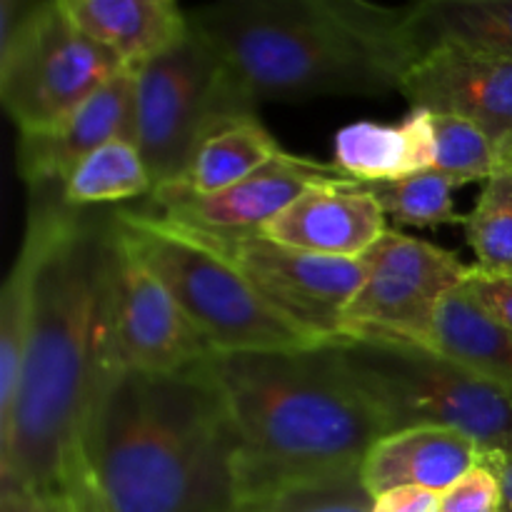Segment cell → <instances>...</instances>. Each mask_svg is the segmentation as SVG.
I'll list each match as a JSON object with an SVG mask.
<instances>
[{"label": "cell", "mask_w": 512, "mask_h": 512, "mask_svg": "<svg viewBox=\"0 0 512 512\" xmlns=\"http://www.w3.org/2000/svg\"><path fill=\"white\" fill-rule=\"evenodd\" d=\"M33 315L18 393L0 430V485L60 500L80 470V435L103 368L113 215L33 203Z\"/></svg>", "instance_id": "cell-1"}, {"label": "cell", "mask_w": 512, "mask_h": 512, "mask_svg": "<svg viewBox=\"0 0 512 512\" xmlns=\"http://www.w3.org/2000/svg\"><path fill=\"white\" fill-rule=\"evenodd\" d=\"M240 458L208 360L173 373L100 370L80 460L108 512H238Z\"/></svg>", "instance_id": "cell-2"}, {"label": "cell", "mask_w": 512, "mask_h": 512, "mask_svg": "<svg viewBox=\"0 0 512 512\" xmlns=\"http://www.w3.org/2000/svg\"><path fill=\"white\" fill-rule=\"evenodd\" d=\"M208 365L243 448L245 500L360 470L373 445L388 435L333 343L215 353Z\"/></svg>", "instance_id": "cell-3"}, {"label": "cell", "mask_w": 512, "mask_h": 512, "mask_svg": "<svg viewBox=\"0 0 512 512\" xmlns=\"http://www.w3.org/2000/svg\"><path fill=\"white\" fill-rule=\"evenodd\" d=\"M408 8V5H405ZM405 8L360 0H233L188 10L255 105L400 88Z\"/></svg>", "instance_id": "cell-4"}, {"label": "cell", "mask_w": 512, "mask_h": 512, "mask_svg": "<svg viewBox=\"0 0 512 512\" xmlns=\"http://www.w3.org/2000/svg\"><path fill=\"white\" fill-rule=\"evenodd\" d=\"M333 348L388 435L453 428L470 435L483 455H512V395L475 370L420 345L343 338Z\"/></svg>", "instance_id": "cell-5"}, {"label": "cell", "mask_w": 512, "mask_h": 512, "mask_svg": "<svg viewBox=\"0 0 512 512\" xmlns=\"http://www.w3.org/2000/svg\"><path fill=\"white\" fill-rule=\"evenodd\" d=\"M115 225L130 248L165 283L213 353L305 350L325 345L278 313L250 280L198 235L155 215L118 210Z\"/></svg>", "instance_id": "cell-6"}, {"label": "cell", "mask_w": 512, "mask_h": 512, "mask_svg": "<svg viewBox=\"0 0 512 512\" xmlns=\"http://www.w3.org/2000/svg\"><path fill=\"white\" fill-rule=\"evenodd\" d=\"M120 70L63 0H0V100L18 133L58 125Z\"/></svg>", "instance_id": "cell-7"}, {"label": "cell", "mask_w": 512, "mask_h": 512, "mask_svg": "<svg viewBox=\"0 0 512 512\" xmlns=\"http://www.w3.org/2000/svg\"><path fill=\"white\" fill-rule=\"evenodd\" d=\"M255 110L223 58L193 30L135 70V145L155 188L183 178L198 143L220 120Z\"/></svg>", "instance_id": "cell-8"}, {"label": "cell", "mask_w": 512, "mask_h": 512, "mask_svg": "<svg viewBox=\"0 0 512 512\" xmlns=\"http://www.w3.org/2000/svg\"><path fill=\"white\" fill-rule=\"evenodd\" d=\"M360 263L365 278L345 310L343 338L430 350L440 305L475 270L450 250L393 228L380 235Z\"/></svg>", "instance_id": "cell-9"}, {"label": "cell", "mask_w": 512, "mask_h": 512, "mask_svg": "<svg viewBox=\"0 0 512 512\" xmlns=\"http://www.w3.org/2000/svg\"><path fill=\"white\" fill-rule=\"evenodd\" d=\"M210 355L215 353L205 335L120 235L113 215L100 370L173 373Z\"/></svg>", "instance_id": "cell-10"}, {"label": "cell", "mask_w": 512, "mask_h": 512, "mask_svg": "<svg viewBox=\"0 0 512 512\" xmlns=\"http://www.w3.org/2000/svg\"><path fill=\"white\" fill-rule=\"evenodd\" d=\"M193 235L223 253L290 323L325 343L343 340L345 310L365 278L360 260L328 258L288 248L265 238L260 230L230 238Z\"/></svg>", "instance_id": "cell-11"}, {"label": "cell", "mask_w": 512, "mask_h": 512, "mask_svg": "<svg viewBox=\"0 0 512 512\" xmlns=\"http://www.w3.org/2000/svg\"><path fill=\"white\" fill-rule=\"evenodd\" d=\"M343 180L353 178L338 165H325L283 150L253 175L220 193L200 195L178 183L155 188L143 213L193 233L230 238L263 230V225L283 213L305 190Z\"/></svg>", "instance_id": "cell-12"}, {"label": "cell", "mask_w": 512, "mask_h": 512, "mask_svg": "<svg viewBox=\"0 0 512 512\" xmlns=\"http://www.w3.org/2000/svg\"><path fill=\"white\" fill-rule=\"evenodd\" d=\"M398 90L413 108L478 125L512 168V60L438 50L410 65Z\"/></svg>", "instance_id": "cell-13"}, {"label": "cell", "mask_w": 512, "mask_h": 512, "mask_svg": "<svg viewBox=\"0 0 512 512\" xmlns=\"http://www.w3.org/2000/svg\"><path fill=\"white\" fill-rule=\"evenodd\" d=\"M135 140V70L123 68L68 118L40 133H18V173L33 190L65 183L88 155L113 140Z\"/></svg>", "instance_id": "cell-14"}, {"label": "cell", "mask_w": 512, "mask_h": 512, "mask_svg": "<svg viewBox=\"0 0 512 512\" xmlns=\"http://www.w3.org/2000/svg\"><path fill=\"white\" fill-rule=\"evenodd\" d=\"M388 215L358 180L310 188L260 233L288 248L360 260L388 230Z\"/></svg>", "instance_id": "cell-15"}, {"label": "cell", "mask_w": 512, "mask_h": 512, "mask_svg": "<svg viewBox=\"0 0 512 512\" xmlns=\"http://www.w3.org/2000/svg\"><path fill=\"white\" fill-rule=\"evenodd\" d=\"M470 435L453 428H408L385 435L363 460L365 488L373 498L395 488H425L443 495L480 463Z\"/></svg>", "instance_id": "cell-16"}, {"label": "cell", "mask_w": 512, "mask_h": 512, "mask_svg": "<svg viewBox=\"0 0 512 512\" xmlns=\"http://www.w3.org/2000/svg\"><path fill=\"white\" fill-rule=\"evenodd\" d=\"M410 65L438 50L512 60V0H423L405 8Z\"/></svg>", "instance_id": "cell-17"}, {"label": "cell", "mask_w": 512, "mask_h": 512, "mask_svg": "<svg viewBox=\"0 0 512 512\" xmlns=\"http://www.w3.org/2000/svg\"><path fill=\"white\" fill-rule=\"evenodd\" d=\"M63 8L130 70L143 68L190 35L188 10L173 0H63Z\"/></svg>", "instance_id": "cell-18"}, {"label": "cell", "mask_w": 512, "mask_h": 512, "mask_svg": "<svg viewBox=\"0 0 512 512\" xmlns=\"http://www.w3.org/2000/svg\"><path fill=\"white\" fill-rule=\"evenodd\" d=\"M333 165L360 183L398 180L433 170V113L410 108V113L395 125L373 120L345 125L335 135Z\"/></svg>", "instance_id": "cell-19"}, {"label": "cell", "mask_w": 512, "mask_h": 512, "mask_svg": "<svg viewBox=\"0 0 512 512\" xmlns=\"http://www.w3.org/2000/svg\"><path fill=\"white\" fill-rule=\"evenodd\" d=\"M433 350L512 395V330L493 318L465 285L440 305Z\"/></svg>", "instance_id": "cell-20"}, {"label": "cell", "mask_w": 512, "mask_h": 512, "mask_svg": "<svg viewBox=\"0 0 512 512\" xmlns=\"http://www.w3.org/2000/svg\"><path fill=\"white\" fill-rule=\"evenodd\" d=\"M278 153H283V148L260 123L258 115H233L205 133L190 158L188 170L175 183L200 195L220 193L253 175Z\"/></svg>", "instance_id": "cell-21"}, {"label": "cell", "mask_w": 512, "mask_h": 512, "mask_svg": "<svg viewBox=\"0 0 512 512\" xmlns=\"http://www.w3.org/2000/svg\"><path fill=\"white\" fill-rule=\"evenodd\" d=\"M155 185L135 140L120 138L83 160L63 183V203L85 210L153 195Z\"/></svg>", "instance_id": "cell-22"}, {"label": "cell", "mask_w": 512, "mask_h": 512, "mask_svg": "<svg viewBox=\"0 0 512 512\" xmlns=\"http://www.w3.org/2000/svg\"><path fill=\"white\" fill-rule=\"evenodd\" d=\"M35 268H38V243L25 233L13 268L0 290V430L8 425L23 370L25 345L33 315Z\"/></svg>", "instance_id": "cell-23"}, {"label": "cell", "mask_w": 512, "mask_h": 512, "mask_svg": "<svg viewBox=\"0 0 512 512\" xmlns=\"http://www.w3.org/2000/svg\"><path fill=\"white\" fill-rule=\"evenodd\" d=\"M463 225L475 270L512 275V168L498 170L483 183L478 203L465 215Z\"/></svg>", "instance_id": "cell-24"}, {"label": "cell", "mask_w": 512, "mask_h": 512, "mask_svg": "<svg viewBox=\"0 0 512 512\" xmlns=\"http://www.w3.org/2000/svg\"><path fill=\"white\" fill-rule=\"evenodd\" d=\"M360 183V180H358ZM388 218L410 228H443V225L463 223V215L455 213V185L438 170L408 175L398 180H378L360 183Z\"/></svg>", "instance_id": "cell-25"}, {"label": "cell", "mask_w": 512, "mask_h": 512, "mask_svg": "<svg viewBox=\"0 0 512 512\" xmlns=\"http://www.w3.org/2000/svg\"><path fill=\"white\" fill-rule=\"evenodd\" d=\"M435 130V165L450 183H488L498 170L505 168L500 148L478 128L455 115L433 113Z\"/></svg>", "instance_id": "cell-26"}, {"label": "cell", "mask_w": 512, "mask_h": 512, "mask_svg": "<svg viewBox=\"0 0 512 512\" xmlns=\"http://www.w3.org/2000/svg\"><path fill=\"white\" fill-rule=\"evenodd\" d=\"M373 503L360 470H350L253 495L238 512H373Z\"/></svg>", "instance_id": "cell-27"}, {"label": "cell", "mask_w": 512, "mask_h": 512, "mask_svg": "<svg viewBox=\"0 0 512 512\" xmlns=\"http://www.w3.org/2000/svg\"><path fill=\"white\" fill-rule=\"evenodd\" d=\"M440 512H503L498 473L480 460L468 475L440 495Z\"/></svg>", "instance_id": "cell-28"}, {"label": "cell", "mask_w": 512, "mask_h": 512, "mask_svg": "<svg viewBox=\"0 0 512 512\" xmlns=\"http://www.w3.org/2000/svg\"><path fill=\"white\" fill-rule=\"evenodd\" d=\"M465 288L478 298V303L512 330V275H488L473 270Z\"/></svg>", "instance_id": "cell-29"}, {"label": "cell", "mask_w": 512, "mask_h": 512, "mask_svg": "<svg viewBox=\"0 0 512 512\" xmlns=\"http://www.w3.org/2000/svg\"><path fill=\"white\" fill-rule=\"evenodd\" d=\"M373 512H440V493L425 488H395L375 498Z\"/></svg>", "instance_id": "cell-30"}, {"label": "cell", "mask_w": 512, "mask_h": 512, "mask_svg": "<svg viewBox=\"0 0 512 512\" xmlns=\"http://www.w3.org/2000/svg\"><path fill=\"white\" fill-rule=\"evenodd\" d=\"M0 512H60L58 503L15 483L0 485Z\"/></svg>", "instance_id": "cell-31"}, {"label": "cell", "mask_w": 512, "mask_h": 512, "mask_svg": "<svg viewBox=\"0 0 512 512\" xmlns=\"http://www.w3.org/2000/svg\"><path fill=\"white\" fill-rule=\"evenodd\" d=\"M53 503H58L60 512H108L105 510V505L100 503L93 485H90L88 478H85V470L78 475V480L70 485L68 493H65L60 500H53Z\"/></svg>", "instance_id": "cell-32"}, {"label": "cell", "mask_w": 512, "mask_h": 512, "mask_svg": "<svg viewBox=\"0 0 512 512\" xmlns=\"http://www.w3.org/2000/svg\"><path fill=\"white\" fill-rule=\"evenodd\" d=\"M480 460L498 473L503 485V512H512V455H480Z\"/></svg>", "instance_id": "cell-33"}]
</instances>
